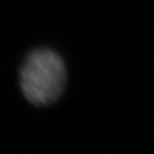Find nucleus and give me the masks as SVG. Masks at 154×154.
<instances>
[{
  "mask_svg": "<svg viewBox=\"0 0 154 154\" xmlns=\"http://www.w3.org/2000/svg\"><path fill=\"white\" fill-rule=\"evenodd\" d=\"M66 82V70L61 56L50 49L31 53L20 73V86L24 97L39 106L56 102Z\"/></svg>",
  "mask_w": 154,
  "mask_h": 154,
  "instance_id": "f257e3e1",
  "label": "nucleus"
}]
</instances>
